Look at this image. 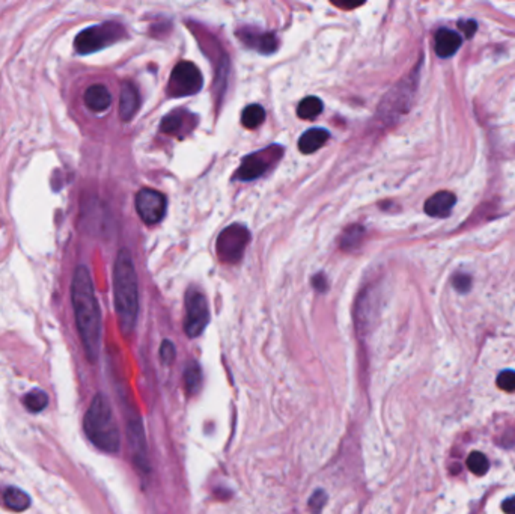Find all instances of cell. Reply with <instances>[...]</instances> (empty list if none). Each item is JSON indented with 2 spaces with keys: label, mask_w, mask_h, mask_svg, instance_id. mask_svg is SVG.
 <instances>
[{
  "label": "cell",
  "mask_w": 515,
  "mask_h": 514,
  "mask_svg": "<svg viewBox=\"0 0 515 514\" xmlns=\"http://www.w3.org/2000/svg\"><path fill=\"white\" fill-rule=\"evenodd\" d=\"M124 413L127 419V436L128 443H130L133 463L138 467L143 475L149 472V457H148V445L145 437V430H143L142 419L139 417L138 411L134 409L131 403H128L127 400L123 403Z\"/></svg>",
  "instance_id": "obj_5"
},
{
  "label": "cell",
  "mask_w": 515,
  "mask_h": 514,
  "mask_svg": "<svg viewBox=\"0 0 515 514\" xmlns=\"http://www.w3.org/2000/svg\"><path fill=\"white\" fill-rule=\"evenodd\" d=\"M325 504H327V493H325L324 490L318 489L316 492L312 496H310V500H309V510L312 511L314 514H318V513H320L323 510V507H324Z\"/></svg>",
  "instance_id": "obj_25"
},
{
  "label": "cell",
  "mask_w": 515,
  "mask_h": 514,
  "mask_svg": "<svg viewBox=\"0 0 515 514\" xmlns=\"http://www.w3.org/2000/svg\"><path fill=\"white\" fill-rule=\"evenodd\" d=\"M265 119V110L260 104H251L241 113V124L246 128H256L260 127Z\"/></svg>",
  "instance_id": "obj_21"
},
{
  "label": "cell",
  "mask_w": 515,
  "mask_h": 514,
  "mask_svg": "<svg viewBox=\"0 0 515 514\" xmlns=\"http://www.w3.org/2000/svg\"><path fill=\"white\" fill-rule=\"evenodd\" d=\"M198 119L193 115L192 112L186 109H177L171 113H168L162 121V130L166 134L178 136V138H184L186 134L190 133Z\"/></svg>",
  "instance_id": "obj_11"
},
{
  "label": "cell",
  "mask_w": 515,
  "mask_h": 514,
  "mask_svg": "<svg viewBox=\"0 0 515 514\" xmlns=\"http://www.w3.org/2000/svg\"><path fill=\"white\" fill-rule=\"evenodd\" d=\"M139 93L131 83H124L119 95V117L124 123H128L139 110Z\"/></svg>",
  "instance_id": "obj_13"
},
{
  "label": "cell",
  "mask_w": 515,
  "mask_h": 514,
  "mask_svg": "<svg viewBox=\"0 0 515 514\" xmlns=\"http://www.w3.org/2000/svg\"><path fill=\"white\" fill-rule=\"evenodd\" d=\"M461 47V36L451 29H440L436 34L434 49L440 58H451Z\"/></svg>",
  "instance_id": "obj_15"
},
{
  "label": "cell",
  "mask_w": 515,
  "mask_h": 514,
  "mask_svg": "<svg viewBox=\"0 0 515 514\" xmlns=\"http://www.w3.org/2000/svg\"><path fill=\"white\" fill-rule=\"evenodd\" d=\"M467 467L468 471L475 475H486L490 469V462L486 454H482L479 451H473L467 458Z\"/></svg>",
  "instance_id": "obj_23"
},
{
  "label": "cell",
  "mask_w": 515,
  "mask_h": 514,
  "mask_svg": "<svg viewBox=\"0 0 515 514\" xmlns=\"http://www.w3.org/2000/svg\"><path fill=\"white\" fill-rule=\"evenodd\" d=\"M455 202V195H452L451 192H437L427 199L425 213L431 217H446L452 211Z\"/></svg>",
  "instance_id": "obj_14"
},
{
  "label": "cell",
  "mask_w": 515,
  "mask_h": 514,
  "mask_svg": "<svg viewBox=\"0 0 515 514\" xmlns=\"http://www.w3.org/2000/svg\"><path fill=\"white\" fill-rule=\"evenodd\" d=\"M202 85L203 77L199 68L193 62L183 60V62H178L172 70L166 93L173 98L190 97L198 94L202 89Z\"/></svg>",
  "instance_id": "obj_6"
},
{
  "label": "cell",
  "mask_w": 515,
  "mask_h": 514,
  "mask_svg": "<svg viewBox=\"0 0 515 514\" xmlns=\"http://www.w3.org/2000/svg\"><path fill=\"white\" fill-rule=\"evenodd\" d=\"M175 354H177L175 345H173V343H171L169 339H164L160 347V359L166 365H169L173 360H175Z\"/></svg>",
  "instance_id": "obj_27"
},
{
  "label": "cell",
  "mask_w": 515,
  "mask_h": 514,
  "mask_svg": "<svg viewBox=\"0 0 515 514\" xmlns=\"http://www.w3.org/2000/svg\"><path fill=\"white\" fill-rule=\"evenodd\" d=\"M210 321V309L205 296L201 291L190 290L186 296L184 330L190 338L199 336Z\"/></svg>",
  "instance_id": "obj_9"
},
{
  "label": "cell",
  "mask_w": 515,
  "mask_h": 514,
  "mask_svg": "<svg viewBox=\"0 0 515 514\" xmlns=\"http://www.w3.org/2000/svg\"><path fill=\"white\" fill-rule=\"evenodd\" d=\"M23 403H25V407L29 412L38 413V412H41V411L45 409V407H47L49 397L44 391L34 389V391H30L29 394L25 395V398H23Z\"/></svg>",
  "instance_id": "obj_22"
},
{
  "label": "cell",
  "mask_w": 515,
  "mask_h": 514,
  "mask_svg": "<svg viewBox=\"0 0 515 514\" xmlns=\"http://www.w3.org/2000/svg\"><path fill=\"white\" fill-rule=\"evenodd\" d=\"M282 153L284 149L279 145H273L244 157L236 173V178L241 181H252L262 177L282 157Z\"/></svg>",
  "instance_id": "obj_8"
},
{
  "label": "cell",
  "mask_w": 515,
  "mask_h": 514,
  "mask_svg": "<svg viewBox=\"0 0 515 514\" xmlns=\"http://www.w3.org/2000/svg\"><path fill=\"white\" fill-rule=\"evenodd\" d=\"M497 387L506 392H515V371H503L497 377Z\"/></svg>",
  "instance_id": "obj_26"
},
{
  "label": "cell",
  "mask_w": 515,
  "mask_h": 514,
  "mask_svg": "<svg viewBox=\"0 0 515 514\" xmlns=\"http://www.w3.org/2000/svg\"><path fill=\"white\" fill-rule=\"evenodd\" d=\"M83 428L98 450L109 454H116L121 448V435L113 417L112 406L109 400L103 394H97L90 403L89 409L83 421Z\"/></svg>",
  "instance_id": "obj_3"
},
{
  "label": "cell",
  "mask_w": 515,
  "mask_h": 514,
  "mask_svg": "<svg viewBox=\"0 0 515 514\" xmlns=\"http://www.w3.org/2000/svg\"><path fill=\"white\" fill-rule=\"evenodd\" d=\"M460 27L464 30V34L467 38H470L476 32V23L475 21H466L463 25H460Z\"/></svg>",
  "instance_id": "obj_29"
},
{
  "label": "cell",
  "mask_w": 515,
  "mask_h": 514,
  "mask_svg": "<svg viewBox=\"0 0 515 514\" xmlns=\"http://www.w3.org/2000/svg\"><path fill=\"white\" fill-rule=\"evenodd\" d=\"M3 500L8 509L12 511H25L30 507V498L18 487H8L3 493Z\"/></svg>",
  "instance_id": "obj_18"
},
{
  "label": "cell",
  "mask_w": 515,
  "mask_h": 514,
  "mask_svg": "<svg viewBox=\"0 0 515 514\" xmlns=\"http://www.w3.org/2000/svg\"><path fill=\"white\" fill-rule=\"evenodd\" d=\"M125 35V29L119 23H101V25H95L81 30L75 38L74 47L80 55H90V53L100 51L124 40Z\"/></svg>",
  "instance_id": "obj_4"
},
{
  "label": "cell",
  "mask_w": 515,
  "mask_h": 514,
  "mask_svg": "<svg viewBox=\"0 0 515 514\" xmlns=\"http://www.w3.org/2000/svg\"><path fill=\"white\" fill-rule=\"evenodd\" d=\"M71 302L83 349L90 362H95L101 343V313L95 296L92 278L86 266H79L71 282Z\"/></svg>",
  "instance_id": "obj_1"
},
{
  "label": "cell",
  "mask_w": 515,
  "mask_h": 514,
  "mask_svg": "<svg viewBox=\"0 0 515 514\" xmlns=\"http://www.w3.org/2000/svg\"><path fill=\"white\" fill-rule=\"evenodd\" d=\"M113 296L119 328L124 335H130L139 317V281L127 249H121L113 267Z\"/></svg>",
  "instance_id": "obj_2"
},
{
  "label": "cell",
  "mask_w": 515,
  "mask_h": 514,
  "mask_svg": "<svg viewBox=\"0 0 515 514\" xmlns=\"http://www.w3.org/2000/svg\"><path fill=\"white\" fill-rule=\"evenodd\" d=\"M184 384L188 395L198 394L202 387V371L196 362H190L184 369Z\"/></svg>",
  "instance_id": "obj_19"
},
{
  "label": "cell",
  "mask_w": 515,
  "mask_h": 514,
  "mask_svg": "<svg viewBox=\"0 0 515 514\" xmlns=\"http://www.w3.org/2000/svg\"><path fill=\"white\" fill-rule=\"evenodd\" d=\"M85 104L92 112H105L112 104V94L104 85H92L85 93Z\"/></svg>",
  "instance_id": "obj_16"
},
{
  "label": "cell",
  "mask_w": 515,
  "mask_h": 514,
  "mask_svg": "<svg viewBox=\"0 0 515 514\" xmlns=\"http://www.w3.org/2000/svg\"><path fill=\"white\" fill-rule=\"evenodd\" d=\"M238 38L249 47L258 50L262 55H270L277 49V38L271 32H262L260 29L243 27L238 30Z\"/></svg>",
  "instance_id": "obj_12"
},
{
  "label": "cell",
  "mask_w": 515,
  "mask_h": 514,
  "mask_svg": "<svg viewBox=\"0 0 515 514\" xmlns=\"http://www.w3.org/2000/svg\"><path fill=\"white\" fill-rule=\"evenodd\" d=\"M453 286L461 293L467 291L468 289H470V278H468L467 275H457L455 278H453Z\"/></svg>",
  "instance_id": "obj_28"
},
{
  "label": "cell",
  "mask_w": 515,
  "mask_h": 514,
  "mask_svg": "<svg viewBox=\"0 0 515 514\" xmlns=\"http://www.w3.org/2000/svg\"><path fill=\"white\" fill-rule=\"evenodd\" d=\"M502 510L506 514H515V496L508 498L503 504H502Z\"/></svg>",
  "instance_id": "obj_30"
},
{
  "label": "cell",
  "mask_w": 515,
  "mask_h": 514,
  "mask_svg": "<svg viewBox=\"0 0 515 514\" xmlns=\"http://www.w3.org/2000/svg\"><path fill=\"white\" fill-rule=\"evenodd\" d=\"M362 236H363L362 226L353 225V226H350V228L345 230L344 236H342V243H340V245H342L344 249H351L362 240Z\"/></svg>",
  "instance_id": "obj_24"
},
{
  "label": "cell",
  "mask_w": 515,
  "mask_h": 514,
  "mask_svg": "<svg viewBox=\"0 0 515 514\" xmlns=\"http://www.w3.org/2000/svg\"><path fill=\"white\" fill-rule=\"evenodd\" d=\"M251 240V234L243 225H231L221 232L217 238V255L223 262H237L244 254V249Z\"/></svg>",
  "instance_id": "obj_7"
},
{
  "label": "cell",
  "mask_w": 515,
  "mask_h": 514,
  "mask_svg": "<svg viewBox=\"0 0 515 514\" xmlns=\"http://www.w3.org/2000/svg\"><path fill=\"white\" fill-rule=\"evenodd\" d=\"M330 139V133L324 128H310L299 139V149L303 154H312Z\"/></svg>",
  "instance_id": "obj_17"
},
{
  "label": "cell",
  "mask_w": 515,
  "mask_h": 514,
  "mask_svg": "<svg viewBox=\"0 0 515 514\" xmlns=\"http://www.w3.org/2000/svg\"><path fill=\"white\" fill-rule=\"evenodd\" d=\"M166 208H168L166 196L154 191V188H142L136 195V210H138L140 219L147 225L162 222V219L166 215Z\"/></svg>",
  "instance_id": "obj_10"
},
{
  "label": "cell",
  "mask_w": 515,
  "mask_h": 514,
  "mask_svg": "<svg viewBox=\"0 0 515 514\" xmlns=\"http://www.w3.org/2000/svg\"><path fill=\"white\" fill-rule=\"evenodd\" d=\"M323 112V101L318 97H306L300 101L297 115L301 119H314Z\"/></svg>",
  "instance_id": "obj_20"
}]
</instances>
